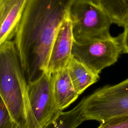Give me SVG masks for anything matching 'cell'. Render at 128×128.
I'll list each match as a JSON object with an SVG mask.
<instances>
[{
    "label": "cell",
    "instance_id": "1",
    "mask_svg": "<svg viewBox=\"0 0 128 128\" xmlns=\"http://www.w3.org/2000/svg\"><path fill=\"white\" fill-rule=\"evenodd\" d=\"M74 0H28L14 43L28 84L46 72L51 48Z\"/></svg>",
    "mask_w": 128,
    "mask_h": 128
},
{
    "label": "cell",
    "instance_id": "2",
    "mask_svg": "<svg viewBox=\"0 0 128 128\" xmlns=\"http://www.w3.org/2000/svg\"><path fill=\"white\" fill-rule=\"evenodd\" d=\"M28 82L14 42L0 46V96L20 128H38L28 98Z\"/></svg>",
    "mask_w": 128,
    "mask_h": 128
},
{
    "label": "cell",
    "instance_id": "3",
    "mask_svg": "<svg viewBox=\"0 0 128 128\" xmlns=\"http://www.w3.org/2000/svg\"><path fill=\"white\" fill-rule=\"evenodd\" d=\"M74 40L110 38L112 22L106 12L93 0H74L68 10Z\"/></svg>",
    "mask_w": 128,
    "mask_h": 128
},
{
    "label": "cell",
    "instance_id": "4",
    "mask_svg": "<svg viewBox=\"0 0 128 128\" xmlns=\"http://www.w3.org/2000/svg\"><path fill=\"white\" fill-rule=\"evenodd\" d=\"M82 99L86 120L101 122L114 117L128 116V78L98 88Z\"/></svg>",
    "mask_w": 128,
    "mask_h": 128
},
{
    "label": "cell",
    "instance_id": "5",
    "mask_svg": "<svg viewBox=\"0 0 128 128\" xmlns=\"http://www.w3.org/2000/svg\"><path fill=\"white\" fill-rule=\"evenodd\" d=\"M121 53L122 46L118 36L82 42L74 40L72 56L99 75L104 68L116 62Z\"/></svg>",
    "mask_w": 128,
    "mask_h": 128
},
{
    "label": "cell",
    "instance_id": "6",
    "mask_svg": "<svg viewBox=\"0 0 128 128\" xmlns=\"http://www.w3.org/2000/svg\"><path fill=\"white\" fill-rule=\"evenodd\" d=\"M29 102L38 128H43L54 120L62 112L56 104L52 74L44 73L28 84Z\"/></svg>",
    "mask_w": 128,
    "mask_h": 128
},
{
    "label": "cell",
    "instance_id": "7",
    "mask_svg": "<svg viewBox=\"0 0 128 128\" xmlns=\"http://www.w3.org/2000/svg\"><path fill=\"white\" fill-rule=\"evenodd\" d=\"M74 38L68 13L61 24L53 42L48 64L46 73H54L66 68L72 57Z\"/></svg>",
    "mask_w": 128,
    "mask_h": 128
},
{
    "label": "cell",
    "instance_id": "8",
    "mask_svg": "<svg viewBox=\"0 0 128 128\" xmlns=\"http://www.w3.org/2000/svg\"><path fill=\"white\" fill-rule=\"evenodd\" d=\"M28 0H0V46L15 36Z\"/></svg>",
    "mask_w": 128,
    "mask_h": 128
},
{
    "label": "cell",
    "instance_id": "9",
    "mask_svg": "<svg viewBox=\"0 0 128 128\" xmlns=\"http://www.w3.org/2000/svg\"><path fill=\"white\" fill-rule=\"evenodd\" d=\"M52 76L56 102L58 109L62 112L80 95L73 86L66 68L54 73Z\"/></svg>",
    "mask_w": 128,
    "mask_h": 128
},
{
    "label": "cell",
    "instance_id": "10",
    "mask_svg": "<svg viewBox=\"0 0 128 128\" xmlns=\"http://www.w3.org/2000/svg\"><path fill=\"white\" fill-rule=\"evenodd\" d=\"M66 68L73 86L79 95L100 78L99 75L93 73L72 56Z\"/></svg>",
    "mask_w": 128,
    "mask_h": 128
},
{
    "label": "cell",
    "instance_id": "11",
    "mask_svg": "<svg viewBox=\"0 0 128 128\" xmlns=\"http://www.w3.org/2000/svg\"><path fill=\"white\" fill-rule=\"evenodd\" d=\"M109 16L112 24L124 26L128 18V0H93Z\"/></svg>",
    "mask_w": 128,
    "mask_h": 128
},
{
    "label": "cell",
    "instance_id": "12",
    "mask_svg": "<svg viewBox=\"0 0 128 128\" xmlns=\"http://www.w3.org/2000/svg\"><path fill=\"white\" fill-rule=\"evenodd\" d=\"M85 120L82 99L72 110L61 112L54 120L43 128H76Z\"/></svg>",
    "mask_w": 128,
    "mask_h": 128
},
{
    "label": "cell",
    "instance_id": "13",
    "mask_svg": "<svg viewBox=\"0 0 128 128\" xmlns=\"http://www.w3.org/2000/svg\"><path fill=\"white\" fill-rule=\"evenodd\" d=\"M98 128H128V116L110 118L100 122Z\"/></svg>",
    "mask_w": 128,
    "mask_h": 128
},
{
    "label": "cell",
    "instance_id": "14",
    "mask_svg": "<svg viewBox=\"0 0 128 128\" xmlns=\"http://www.w3.org/2000/svg\"><path fill=\"white\" fill-rule=\"evenodd\" d=\"M14 124L6 104L0 96V128H12Z\"/></svg>",
    "mask_w": 128,
    "mask_h": 128
},
{
    "label": "cell",
    "instance_id": "15",
    "mask_svg": "<svg viewBox=\"0 0 128 128\" xmlns=\"http://www.w3.org/2000/svg\"><path fill=\"white\" fill-rule=\"evenodd\" d=\"M122 33L118 36L122 46V53H128V18L124 26Z\"/></svg>",
    "mask_w": 128,
    "mask_h": 128
},
{
    "label": "cell",
    "instance_id": "16",
    "mask_svg": "<svg viewBox=\"0 0 128 128\" xmlns=\"http://www.w3.org/2000/svg\"><path fill=\"white\" fill-rule=\"evenodd\" d=\"M12 128H20L18 125H16L15 123L13 124V126H12Z\"/></svg>",
    "mask_w": 128,
    "mask_h": 128
}]
</instances>
